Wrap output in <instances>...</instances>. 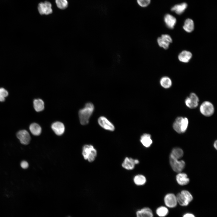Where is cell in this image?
I'll use <instances>...</instances> for the list:
<instances>
[{
	"label": "cell",
	"instance_id": "6da1fadb",
	"mask_svg": "<svg viewBox=\"0 0 217 217\" xmlns=\"http://www.w3.org/2000/svg\"><path fill=\"white\" fill-rule=\"evenodd\" d=\"M94 110L93 104L91 102L86 103L83 108L80 109L78 115L80 124L83 125L88 123L89 119Z\"/></svg>",
	"mask_w": 217,
	"mask_h": 217
},
{
	"label": "cell",
	"instance_id": "7a4b0ae2",
	"mask_svg": "<svg viewBox=\"0 0 217 217\" xmlns=\"http://www.w3.org/2000/svg\"><path fill=\"white\" fill-rule=\"evenodd\" d=\"M82 155L85 160L90 162H93L97 155L96 149L91 145H85L83 148Z\"/></svg>",
	"mask_w": 217,
	"mask_h": 217
},
{
	"label": "cell",
	"instance_id": "3957f363",
	"mask_svg": "<svg viewBox=\"0 0 217 217\" xmlns=\"http://www.w3.org/2000/svg\"><path fill=\"white\" fill-rule=\"evenodd\" d=\"M188 124V120L187 118L178 117L174 121L173 127L176 132L178 133H182L186 131Z\"/></svg>",
	"mask_w": 217,
	"mask_h": 217
},
{
	"label": "cell",
	"instance_id": "277c9868",
	"mask_svg": "<svg viewBox=\"0 0 217 217\" xmlns=\"http://www.w3.org/2000/svg\"><path fill=\"white\" fill-rule=\"evenodd\" d=\"M178 203L181 206H187L193 200V197L188 191L183 190L176 196Z\"/></svg>",
	"mask_w": 217,
	"mask_h": 217
},
{
	"label": "cell",
	"instance_id": "5b68a950",
	"mask_svg": "<svg viewBox=\"0 0 217 217\" xmlns=\"http://www.w3.org/2000/svg\"><path fill=\"white\" fill-rule=\"evenodd\" d=\"M200 109L202 114L207 117L212 115L214 112V108L213 104L207 101L203 102L201 104Z\"/></svg>",
	"mask_w": 217,
	"mask_h": 217
},
{
	"label": "cell",
	"instance_id": "8992f818",
	"mask_svg": "<svg viewBox=\"0 0 217 217\" xmlns=\"http://www.w3.org/2000/svg\"><path fill=\"white\" fill-rule=\"evenodd\" d=\"M169 161L172 169L176 172H181L185 167V162L183 160H178L170 156Z\"/></svg>",
	"mask_w": 217,
	"mask_h": 217
},
{
	"label": "cell",
	"instance_id": "52a82bcc",
	"mask_svg": "<svg viewBox=\"0 0 217 217\" xmlns=\"http://www.w3.org/2000/svg\"><path fill=\"white\" fill-rule=\"evenodd\" d=\"M52 6L51 4L48 1L41 2L38 5V11L41 15H49L52 13Z\"/></svg>",
	"mask_w": 217,
	"mask_h": 217
},
{
	"label": "cell",
	"instance_id": "ba28073f",
	"mask_svg": "<svg viewBox=\"0 0 217 217\" xmlns=\"http://www.w3.org/2000/svg\"><path fill=\"white\" fill-rule=\"evenodd\" d=\"M98 122L99 125L105 130L113 131L115 130L114 124L105 116L100 117L98 119Z\"/></svg>",
	"mask_w": 217,
	"mask_h": 217
},
{
	"label": "cell",
	"instance_id": "9c48e42d",
	"mask_svg": "<svg viewBox=\"0 0 217 217\" xmlns=\"http://www.w3.org/2000/svg\"><path fill=\"white\" fill-rule=\"evenodd\" d=\"M16 136L20 142L23 145H28L30 141V136L26 130H22L19 131L17 133Z\"/></svg>",
	"mask_w": 217,
	"mask_h": 217
},
{
	"label": "cell",
	"instance_id": "30bf717a",
	"mask_svg": "<svg viewBox=\"0 0 217 217\" xmlns=\"http://www.w3.org/2000/svg\"><path fill=\"white\" fill-rule=\"evenodd\" d=\"M199 99L196 94L191 93L185 100V103L186 106L190 108H196L198 105Z\"/></svg>",
	"mask_w": 217,
	"mask_h": 217
},
{
	"label": "cell",
	"instance_id": "8fae6325",
	"mask_svg": "<svg viewBox=\"0 0 217 217\" xmlns=\"http://www.w3.org/2000/svg\"><path fill=\"white\" fill-rule=\"evenodd\" d=\"M164 202L166 206L170 208L175 207L178 203L176 196L171 193H168L165 196Z\"/></svg>",
	"mask_w": 217,
	"mask_h": 217
},
{
	"label": "cell",
	"instance_id": "7c38bea8",
	"mask_svg": "<svg viewBox=\"0 0 217 217\" xmlns=\"http://www.w3.org/2000/svg\"><path fill=\"white\" fill-rule=\"evenodd\" d=\"M139 163V161L137 159H134L131 158L126 157L122 164V167L128 170L134 169L135 165Z\"/></svg>",
	"mask_w": 217,
	"mask_h": 217
},
{
	"label": "cell",
	"instance_id": "4fadbf2b",
	"mask_svg": "<svg viewBox=\"0 0 217 217\" xmlns=\"http://www.w3.org/2000/svg\"><path fill=\"white\" fill-rule=\"evenodd\" d=\"M51 127L55 134L58 136L61 135L65 131L64 125L60 121H56L53 123L51 125Z\"/></svg>",
	"mask_w": 217,
	"mask_h": 217
},
{
	"label": "cell",
	"instance_id": "5bb4252c",
	"mask_svg": "<svg viewBox=\"0 0 217 217\" xmlns=\"http://www.w3.org/2000/svg\"><path fill=\"white\" fill-rule=\"evenodd\" d=\"M136 217H153L152 210L148 207H144L136 212Z\"/></svg>",
	"mask_w": 217,
	"mask_h": 217
},
{
	"label": "cell",
	"instance_id": "9a60e30c",
	"mask_svg": "<svg viewBox=\"0 0 217 217\" xmlns=\"http://www.w3.org/2000/svg\"><path fill=\"white\" fill-rule=\"evenodd\" d=\"M164 20L166 26L170 29L174 28L176 23V18L169 14H167L165 16Z\"/></svg>",
	"mask_w": 217,
	"mask_h": 217
},
{
	"label": "cell",
	"instance_id": "2e32d148",
	"mask_svg": "<svg viewBox=\"0 0 217 217\" xmlns=\"http://www.w3.org/2000/svg\"><path fill=\"white\" fill-rule=\"evenodd\" d=\"M142 144L146 147H149L153 143L151 136L148 134L145 133L141 135L140 139Z\"/></svg>",
	"mask_w": 217,
	"mask_h": 217
},
{
	"label": "cell",
	"instance_id": "e0dca14e",
	"mask_svg": "<svg viewBox=\"0 0 217 217\" xmlns=\"http://www.w3.org/2000/svg\"><path fill=\"white\" fill-rule=\"evenodd\" d=\"M176 180L178 183L181 185L187 184L189 183L190 181L186 174L181 172L179 173L176 175Z\"/></svg>",
	"mask_w": 217,
	"mask_h": 217
},
{
	"label": "cell",
	"instance_id": "ac0fdd59",
	"mask_svg": "<svg viewBox=\"0 0 217 217\" xmlns=\"http://www.w3.org/2000/svg\"><path fill=\"white\" fill-rule=\"evenodd\" d=\"M192 57V54L190 52L184 50L179 54L178 58L182 62L187 63L189 61Z\"/></svg>",
	"mask_w": 217,
	"mask_h": 217
},
{
	"label": "cell",
	"instance_id": "d6986e66",
	"mask_svg": "<svg viewBox=\"0 0 217 217\" xmlns=\"http://www.w3.org/2000/svg\"><path fill=\"white\" fill-rule=\"evenodd\" d=\"M187 6V5L186 3H182L173 6L171 8V10L178 14H181L184 12Z\"/></svg>",
	"mask_w": 217,
	"mask_h": 217
},
{
	"label": "cell",
	"instance_id": "ffe728a7",
	"mask_svg": "<svg viewBox=\"0 0 217 217\" xmlns=\"http://www.w3.org/2000/svg\"><path fill=\"white\" fill-rule=\"evenodd\" d=\"M29 129L32 134L36 136L40 135L42 132V128L40 126L35 123L31 124L29 126Z\"/></svg>",
	"mask_w": 217,
	"mask_h": 217
},
{
	"label": "cell",
	"instance_id": "44dd1931",
	"mask_svg": "<svg viewBox=\"0 0 217 217\" xmlns=\"http://www.w3.org/2000/svg\"><path fill=\"white\" fill-rule=\"evenodd\" d=\"M33 105L34 109L37 112L42 111L44 108V102L41 99H34L33 101Z\"/></svg>",
	"mask_w": 217,
	"mask_h": 217
},
{
	"label": "cell",
	"instance_id": "7402d4cb",
	"mask_svg": "<svg viewBox=\"0 0 217 217\" xmlns=\"http://www.w3.org/2000/svg\"><path fill=\"white\" fill-rule=\"evenodd\" d=\"M183 28L187 32L190 33L193 31L194 29V23L193 20L189 18L186 20Z\"/></svg>",
	"mask_w": 217,
	"mask_h": 217
},
{
	"label": "cell",
	"instance_id": "603a6c76",
	"mask_svg": "<svg viewBox=\"0 0 217 217\" xmlns=\"http://www.w3.org/2000/svg\"><path fill=\"white\" fill-rule=\"evenodd\" d=\"M183 154V151L181 149L175 148L172 150L170 156L174 158L179 159L182 157Z\"/></svg>",
	"mask_w": 217,
	"mask_h": 217
},
{
	"label": "cell",
	"instance_id": "cb8c5ba5",
	"mask_svg": "<svg viewBox=\"0 0 217 217\" xmlns=\"http://www.w3.org/2000/svg\"><path fill=\"white\" fill-rule=\"evenodd\" d=\"M146 177L142 175H137L134 178V183L138 186L143 185L146 183Z\"/></svg>",
	"mask_w": 217,
	"mask_h": 217
},
{
	"label": "cell",
	"instance_id": "d4e9b609",
	"mask_svg": "<svg viewBox=\"0 0 217 217\" xmlns=\"http://www.w3.org/2000/svg\"><path fill=\"white\" fill-rule=\"evenodd\" d=\"M160 82L161 86L165 89L170 88L172 85L171 80L167 77H162L160 80Z\"/></svg>",
	"mask_w": 217,
	"mask_h": 217
},
{
	"label": "cell",
	"instance_id": "484cf974",
	"mask_svg": "<svg viewBox=\"0 0 217 217\" xmlns=\"http://www.w3.org/2000/svg\"><path fill=\"white\" fill-rule=\"evenodd\" d=\"M169 211L168 208L164 206H161L158 207L156 210V214L160 217H164L168 213Z\"/></svg>",
	"mask_w": 217,
	"mask_h": 217
},
{
	"label": "cell",
	"instance_id": "4316f807",
	"mask_svg": "<svg viewBox=\"0 0 217 217\" xmlns=\"http://www.w3.org/2000/svg\"><path fill=\"white\" fill-rule=\"evenodd\" d=\"M55 2L57 7L61 9H64L68 6L67 0H55Z\"/></svg>",
	"mask_w": 217,
	"mask_h": 217
},
{
	"label": "cell",
	"instance_id": "83f0119b",
	"mask_svg": "<svg viewBox=\"0 0 217 217\" xmlns=\"http://www.w3.org/2000/svg\"><path fill=\"white\" fill-rule=\"evenodd\" d=\"M157 42L160 47L166 49L168 48L170 43L161 37H159L157 39Z\"/></svg>",
	"mask_w": 217,
	"mask_h": 217
},
{
	"label": "cell",
	"instance_id": "f1b7e54d",
	"mask_svg": "<svg viewBox=\"0 0 217 217\" xmlns=\"http://www.w3.org/2000/svg\"><path fill=\"white\" fill-rule=\"evenodd\" d=\"M138 4L141 7H147L150 3L151 0H137Z\"/></svg>",
	"mask_w": 217,
	"mask_h": 217
},
{
	"label": "cell",
	"instance_id": "f546056e",
	"mask_svg": "<svg viewBox=\"0 0 217 217\" xmlns=\"http://www.w3.org/2000/svg\"><path fill=\"white\" fill-rule=\"evenodd\" d=\"M8 95V91L5 88H0V96L5 97H7Z\"/></svg>",
	"mask_w": 217,
	"mask_h": 217
},
{
	"label": "cell",
	"instance_id": "4dcf8cb0",
	"mask_svg": "<svg viewBox=\"0 0 217 217\" xmlns=\"http://www.w3.org/2000/svg\"><path fill=\"white\" fill-rule=\"evenodd\" d=\"M161 37L168 42L170 43L172 42V39L171 37L168 34H162L161 36Z\"/></svg>",
	"mask_w": 217,
	"mask_h": 217
},
{
	"label": "cell",
	"instance_id": "1f68e13d",
	"mask_svg": "<svg viewBox=\"0 0 217 217\" xmlns=\"http://www.w3.org/2000/svg\"><path fill=\"white\" fill-rule=\"evenodd\" d=\"M20 166L22 168L26 169L29 167V165L27 161L23 160L21 162Z\"/></svg>",
	"mask_w": 217,
	"mask_h": 217
},
{
	"label": "cell",
	"instance_id": "d6a6232c",
	"mask_svg": "<svg viewBox=\"0 0 217 217\" xmlns=\"http://www.w3.org/2000/svg\"><path fill=\"white\" fill-rule=\"evenodd\" d=\"M183 217H195V216L192 214L187 213L184 214Z\"/></svg>",
	"mask_w": 217,
	"mask_h": 217
},
{
	"label": "cell",
	"instance_id": "836d02e7",
	"mask_svg": "<svg viewBox=\"0 0 217 217\" xmlns=\"http://www.w3.org/2000/svg\"><path fill=\"white\" fill-rule=\"evenodd\" d=\"M5 100V97L0 96V102H3Z\"/></svg>",
	"mask_w": 217,
	"mask_h": 217
},
{
	"label": "cell",
	"instance_id": "e575fe53",
	"mask_svg": "<svg viewBox=\"0 0 217 217\" xmlns=\"http://www.w3.org/2000/svg\"><path fill=\"white\" fill-rule=\"evenodd\" d=\"M217 140H215V141L214 142V146L215 148L216 149L217 148Z\"/></svg>",
	"mask_w": 217,
	"mask_h": 217
},
{
	"label": "cell",
	"instance_id": "d590c367",
	"mask_svg": "<svg viewBox=\"0 0 217 217\" xmlns=\"http://www.w3.org/2000/svg\"></svg>",
	"mask_w": 217,
	"mask_h": 217
}]
</instances>
